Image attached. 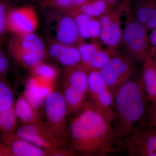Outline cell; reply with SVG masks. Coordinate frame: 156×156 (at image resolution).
I'll use <instances>...</instances> for the list:
<instances>
[{"mask_svg":"<svg viewBox=\"0 0 156 156\" xmlns=\"http://www.w3.org/2000/svg\"><path fill=\"white\" fill-rule=\"evenodd\" d=\"M69 120L68 144L75 154L107 156L122 146L113 126L115 118L87 100Z\"/></svg>","mask_w":156,"mask_h":156,"instance_id":"1","label":"cell"},{"mask_svg":"<svg viewBox=\"0 0 156 156\" xmlns=\"http://www.w3.org/2000/svg\"><path fill=\"white\" fill-rule=\"evenodd\" d=\"M144 90L141 77L132 78L115 96L116 115L113 126L121 142L138 128L145 110Z\"/></svg>","mask_w":156,"mask_h":156,"instance_id":"2","label":"cell"},{"mask_svg":"<svg viewBox=\"0 0 156 156\" xmlns=\"http://www.w3.org/2000/svg\"><path fill=\"white\" fill-rule=\"evenodd\" d=\"M44 106L45 128L59 147L69 148V113L62 93L52 91L46 97Z\"/></svg>","mask_w":156,"mask_h":156,"instance_id":"3","label":"cell"},{"mask_svg":"<svg viewBox=\"0 0 156 156\" xmlns=\"http://www.w3.org/2000/svg\"><path fill=\"white\" fill-rule=\"evenodd\" d=\"M7 51L14 61L30 69L44 62L48 55L47 44L35 33L12 34L8 42Z\"/></svg>","mask_w":156,"mask_h":156,"instance_id":"4","label":"cell"},{"mask_svg":"<svg viewBox=\"0 0 156 156\" xmlns=\"http://www.w3.org/2000/svg\"><path fill=\"white\" fill-rule=\"evenodd\" d=\"M46 9L45 20L48 38L77 47L85 42L70 14L62 10Z\"/></svg>","mask_w":156,"mask_h":156,"instance_id":"5","label":"cell"},{"mask_svg":"<svg viewBox=\"0 0 156 156\" xmlns=\"http://www.w3.org/2000/svg\"><path fill=\"white\" fill-rule=\"evenodd\" d=\"M125 19L122 43L127 56L136 62H143L150 56L148 31L136 20L133 9L127 14Z\"/></svg>","mask_w":156,"mask_h":156,"instance_id":"6","label":"cell"},{"mask_svg":"<svg viewBox=\"0 0 156 156\" xmlns=\"http://www.w3.org/2000/svg\"><path fill=\"white\" fill-rule=\"evenodd\" d=\"M132 9L131 0H120L108 12L99 17L102 27L99 38L102 43L118 48L122 38V19Z\"/></svg>","mask_w":156,"mask_h":156,"instance_id":"7","label":"cell"},{"mask_svg":"<svg viewBox=\"0 0 156 156\" xmlns=\"http://www.w3.org/2000/svg\"><path fill=\"white\" fill-rule=\"evenodd\" d=\"M136 61L126 55L112 58L100 70L101 74L114 98L126 83L133 78L136 71Z\"/></svg>","mask_w":156,"mask_h":156,"instance_id":"8","label":"cell"},{"mask_svg":"<svg viewBox=\"0 0 156 156\" xmlns=\"http://www.w3.org/2000/svg\"><path fill=\"white\" fill-rule=\"evenodd\" d=\"M15 135L49 152L51 155L72 156L74 154L70 148L59 147L47 131L42 122L24 124L17 129Z\"/></svg>","mask_w":156,"mask_h":156,"instance_id":"9","label":"cell"},{"mask_svg":"<svg viewBox=\"0 0 156 156\" xmlns=\"http://www.w3.org/2000/svg\"><path fill=\"white\" fill-rule=\"evenodd\" d=\"M39 25L35 8L31 5L14 7L9 11L7 20L8 33L24 34L35 32Z\"/></svg>","mask_w":156,"mask_h":156,"instance_id":"10","label":"cell"},{"mask_svg":"<svg viewBox=\"0 0 156 156\" xmlns=\"http://www.w3.org/2000/svg\"><path fill=\"white\" fill-rule=\"evenodd\" d=\"M128 155L156 156V132L137 128L122 143Z\"/></svg>","mask_w":156,"mask_h":156,"instance_id":"11","label":"cell"},{"mask_svg":"<svg viewBox=\"0 0 156 156\" xmlns=\"http://www.w3.org/2000/svg\"><path fill=\"white\" fill-rule=\"evenodd\" d=\"M48 55L65 68L76 66L82 62L78 47L66 44L48 38Z\"/></svg>","mask_w":156,"mask_h":156,"instance_id":"12","label":"cell"},{"mask_svg":"<svg viewBox=\"0 0 156 156\" xmlns=\"http://www.w3.org/2000/svg\"><path fill=\"white\" fill-rule=\"evenodd\" d=\"M53 84L42 82L31 76L27 81L23 96L39 111L44 106L46 97L53 91Z\"/></svg>","mask_w":156,"mask_h":156,"instance_id":"13","label":"cell"},{"mask_svg":"<svg viewBox=\"0 0 156 156\" xmlns=\"http://www.w3.org/2000/svg\"><path fill=\"white\" fill-rule=\"evenodd\" d=\"M9 155L44 156L50 154L48 151L20 139L14 134L4 136Z\"/></svg>","mask_w":156,"mask_h":156,"instance_id":"14","label":"cell"},{"mask_svg":"<svg viewBox=\"0 0 156 156\" xmlns=\"http://www.w3.org/2000/svg\"><path fill=\"white\" fill-rule=\"evenodd\" d=\"M133 14L148 31L156 28V5L153 0H131Z\"/></svg>","mask_w":156,"mask_h":156,"instance_id":"15","label":"cell"},{"mask_svg":"<svg viewBox=\"0 0 156 156\" xmlns=\"http://www.w3.org/2000/svg\"><path fill=\"white\" fill-rule=\"evenodd\" d=\"M65 82L87 96L89 93V73L78 66L66 67L64 74Z\"/></svg>","mask_w":156,"mask_h":156,"instance_id":"16","label":"cell"},{"mask_svg":"<svg viewBox=\"0 0 156 156\" xmlns=\"http://www.w3.org/2000/svg\"><path fill=\"white\" fill-rule=\"evenodd\" d=\"M143 62L141 80L146 94L153 102L156 99V64L150 56Z\"/></svg>","mask_w":156,"mask_h":156,"instance_id":"17","label":"cell"},{"mask_svg":"<svg viewBox=\"0 0 156 156\" xmlns=\"http://www.w3.org/2000/svg\"><path fill=\"white\" fill-rule=\"evenodd\" d=\"M119 54L120 52L117 47L107 46V48L103 49L101 48L98 51L87 64L77 66L88 73L93 70L100 71L112 58Z\"/></svg>","mask_w":156,"mask_h":156,"instance_id":"18","label":"cell"},{"mask_svg":"<svg viewBox=\"0 0 156 156\" xmlns=\"http://www.w3.org/2000/svg\"><path fill=\"white\" fill-rule=\"evenodd\" d=\"M14 108L17 120L23 125L42 122L39 111L34 108L23 96L15 101Z\"/></svg>","mask_w":156,"mask_h":156,"instance_id":"19","label":"cell"},{"mask_svg":"<svg viewBox=\"0 0 156 156\" xmlns=\"http://www.w3.org/2000/svg\"><path fill=\"white\" fill-rule=\"evenodd\" d=\"M110 10L104 0H89L66 12L68 13H81L89 17H98L106 14Z\"/></svg>","mask_w":156,"mask_h":156,"instance_id":"20","label":"cell"},{"mask_svg":"<svg viewBox=\"0 0 156 156\" xmlns=\"http://www.w3.org/2000/svg\"><path fill=\"white\" fill-rule=\"evenodd\" d=\"M62 94L67 106L69 115L82 108L87 101V96L66 83Z\"/></svg>","mask_w":156,"mask_h":156,"instance_id":"21","label":"cell"},{"mask_svg":"<svg viewBox=\"0 0 156 156\" xmlns=\"http://www.w3.org/2000/svg\"><path fill=\"white\" fill-rule=\"evenodd\" d=\"M32 76L39 80L53 84L58 76V70L52 64L44 62L37 65L31 69Z\"/></svg>","mask_w":156,"mask_h":156,"instance_id":"22","label":"cell"},{"mask_svg":"<svg viewBox=\"0 0 156 156\" xmlns=\"http://www.w3.org/2000/svg\"><path fill=\"white\" fill-rule=\"evenodd\" d=\"M108 88L100 71L93 70L89 73V99H93Z\"/></svg>","mask_w":156,"mask_h":156,"instance_id":"23","label":"cell"},{"mask_svg":"<svg viewBox=\"0 0 156 156\" xmlns=\"http://www.w3.org/2000/svg\"><path fill=\"white\" fill-rule=\"evenodd\" d=\"M78 48L82 58V62L80 64L82 65L89 63L95 53L101 49L97 41H92L90 43L84 42L78 46Z\"/></svg>","mask_w":156,"mask_h":156,"instance_id":"24","label":"cell"},{"mask_svg":"<svg viewBox=\"0 0 156 156\" xmlns=\"http://www.w3.org/2000/svg\"><path fill=\"white\" fill-rule=\"evenodd\" d=\"M14 7L10 0H0V44L7 32V24L9 11Z\"/></svg>","mask_w":156,"mask_h":156,"instance_id":"25","label":"cell"},{"mask_svg":"<svg viewBox=\"0 0 156 156\" xmlns=\"http://www.w3.org/2000/svg\"><path fill=\"white\" fill-rule=\"evenodd\" d=\"M68 14L73 17L81 36L84 40L89 39V27L91 17L79 13Z\"/></svg>","mask_w":156,"mask_h":156,"instance_id":"26","label":"cell"},{"mask_svg":"<svg viewBox=\"0 0 156 156\" xmlns=\"http://www.w3.org/2000/svg\"><path fill=\"white\" fill-rule=\"evenodd\" d=\"M74 0H40L44 8L58 9L67 11L71 8Z\"/></svg>","mask_w":156,"mask_h":156,"instance_id":"27","label":"cell"},{"mask_svg":"<svg viewBox=\"0 0 156 156\" xmlns=\"http://www.w3.org/2000/svg\"><path fill=\"white\" fill-rule=\"evenodd\" d=\"M101 29L102 27L99 17H91L89 27V39L92 41H97V39L100 38Z\"/></svg>","mask_w":156,"mask_h":156,"instance_id":"28","label":"cell"},{"mask_svg":"<svg viewBox=\"0 0 156 156\" xmlns=\"http://www.w3.org/2000/svg\"><path fill=\"white\" fill-rule=\"evenodd\" d=\"M10 65L9 57L3 50L0 44V76H3L8 71Z\"/></svg>","mask_w":156,"mask_h":156,"instance_id":"29","label":"cell"},{"mask_svg":"<svg viewBox=\"0 0 156 156\" xmlns=\"http://www.w3.org/2000/svg\"><path fill=\"white\" fill-rule=\"evenodd\" d=\"M152 106L148 116L149 125L153 127H156V99L153 101Z\"/></svg>","mask_w":156,"mask_h":156,"instance_id":"30","label":"cell"},{"mask_svg":"<svg viewBox=\"0 0 156 156\" xmlns=\"http://www.w3.org/2000/svg\"><path fill=\"white\" fill-rule=\"evenodd\" d=\"M151 32L149 35L150 45L151 47H156V28Z\"/></svg>","mask_w":156,"mask_h":156,"instance_id":"31","label":"cell"},{"mask_svg":"<svg viewBox=\"0 0 156 156\" xmlns=\"http://www.w3.org/2000/svg\"><path fill=\"white\" fill-rule=\"evenodd\" d=\"M88 1H89V0H74L73 5L69 10L75 9V8L80 5L82 4H83L84 3ZM69 10H68V11H69Z\"/></svg>","mask_w":156,"mask_h":156,"instance_id":"32","label":"cell"},{"mask_svg":"<svg viewBox=\"0 0 156 156\" xmlns=\"http://www.w3.org/2000/svg\"><path fill=\"white\" fill-rule=\"evenodd\" d=\"M106 2L109 8L111 9L120 0H104Z\"/></svg>","mask_w":156,"mask_h":156,"instance_id":"33","label":"cell"},{"mask_svg":"<svg viewBox=\"0 0 156 156\" xmlns=\"http://www.w3.org/2000/svg\"><path fill=\"white\" fill-rule=\"evenodd\" d=\"M150 56L156 57V47H151L149 51Z\"/></svg>","mask_w":156,"mask_h":156,"instance_id":"34","label":"cell"},{"mask_svg":"<svg viewBox=\"0 0 156 156\" xmlns=\"http://www.w3.org/2000/svg\"><path fill=\"white\" fill-rule=\"evenodd\" d=\"M5 155V147L4 146L0 144V156Z\"/></svg>","mask_w":156,"mask_h":156,"instance_id":"35","label":"cell"},{"mask_svg":"<svg viewBox=\"0 0 156 156\" xmlns=\"http://www.w3.org/2000/svg\"><path fill=\"white\" fill-rule=\"evenodd\" d=\"M152 58H153L154 61H155V62L156 64V57H152Z\"/></svg>","mask_w":156,"mask_h":156,"instance_id":"36","label":"cell"},{"mask_svg":"<svg viewBox=\"0 0 156 156\" xmlns=\"http://www.w3.org/2000/svg\"><path fill=\"white\" fill-rule=\"evenodd\" d=\"M153 1L154 2V4H155L156 5V0H153Z\"/></svg>","mask_w":156,"mask_h":156,"instance_id":"37","label":"cell"},{"mask_svg":"<svg viewBox=\"0 0 156 156\" xmlns=\"http://www.w3.org/2000/svg\"><path fill=\"white\" fill-rule=\"evenodd\" d=\"M24 1H34V0H24Z\"/></svg>","mask_w":156,"mask_h":156,"instance_id":"38","label":"cell"}]
</instances>
